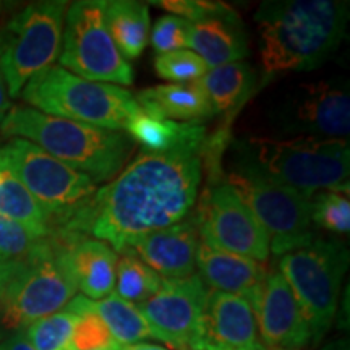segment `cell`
Segmentation results:
<instances>
[{
    "instance_id": "obj_3",
    "label": "cell",
    "mask_w": 350,
    "mask_h": 350,
    "mask_svg": "<svg viewBox=\"0 0 350 350\" xmlns=\"http://www.w3.org/2000/svg\"><path fill=\"white\" fill-rule=\"evenodd\" d=\"M2 135L31 142L55 159L88 175L96 185L116 178L135 151L125 131L98 129L16 106L0 125Z\"/></svg>"
},
{
    "instance_id": "obj_36",
    "label": "cell",
    "mask_w": 350,
    "mask_h": 350,
    "mask_svg": "<svg viewBox=\"0 0 350 350\" xmlns=\"http://www.w3.org/2000/svg\"><path fill=\"white\" fill-rule=\"evenodd\" d=\"M21 261H5L0 258V295H2L3 288H5L7 282L10 281V278L15 274L16 268L20 266Z\"/></svg>"
},
{
    "instance_id": "obj_37",
    "label": "cell",
    "mask_w": 350,
    "mask_h": 350,
    "mask_svg": "<svg viewBox=\"0 0 350 350\" xmlns=\"http://www.w3.org/2000/svg\"><path fill=\"white\" fill-rule=\"evenodd\" d=\"M10 109H12L10 96H8L5 81H3L2 75H0V125H2V122L7 117V113L10 112Z\"/></svg>"
},
{
    "instance_id": "obj_30",
    "label": "cell",
    "mask_w": 350,
    "mask_h": 350,
    "mask_svg": "<svg viewBox=\"0 0 350 350\" xmlns=\"http://www.w3.org/2000/svg\"><path fill=\"white\" fill-rule=\"evenodd\" d=\"M313 224L338 235L350 232V203L349 196L334 191H319L312 196Z\"/></svg>"
},
{
    "instance_id": "obj_4",
    "label": "cell",
    "mask_w": 350,
    "mask_h": 350,
    "mask_svg": "<svg viewBox=\"0 0 350 350\" xmlns=\"http://www.w3.org/2000/svg\"><path fill=\"white\" fill-rule=\"evenodd\" d=\"M242 159L273 180L306 196L334 191L349 196L350 146L347 139L299 137L248 138L239 144Z\"/></svg>"
},
{
    "instance_id": "obj_28",
    "label": "cell",
    "mask_w": 350,
    "mask_h": 350,
    "mask_svg": "<svg viewBox=\"0 0 350 350\" xmlns=\"http://www.w3.org/2000/svg\"><path fill=\"white\" fill-rule=\"evenodd\" d=\"M75 314V327L72 334V350H106L122 349L113 340L107 326L96 313L93 300L75 295L65 306Z\"/></svg>"
},
{
    "instance_id": "obj_6",
    "label": "cell",
    "mask_w": 350,
    "mask_h": 350,
    "mask_svg": "<svg viewBox=\"0 0 350 350\" xmlns=\"http://www.w3.org/2000/svg\"><path fill=\"white\" fill-rule=\"evenodd\" d=\"M78 288L67 262L62 239H47L38 255L20 262L0 295V321L7 329L23 331L38 319L68 305Z\"/></svg>"
},
{
    "instance_id": "obj_31",
    "label": "cell",
    "mask_w": 350,
    "mask_h": 350,
    "mask_svg": "<svg viewBox=\"0 0 350 350\" xmlns=\"http://www.w3.org/2000/svg\"><path fill=\"white\" fill-rule=\"evenodd\" d=\"M157 77L174 83L195 81L208 72V65L193 51L182 49L157 54L154 59Z\"/></svg>"
},
{
    "instance_id": "obj_29",
    "label": "cell",
    "mask_w": 350,
    "mask_h": 350,
    "mask_svg": "<svg viewBox=\"0 0 350 350\" xmlns=\"http://www.w3.org/2000/svg\"><path fill=\"white\" fill-rule=\"evenodd\" d=\"M73 327L75 314L64 308L31 323L21 332L36 350H72Z\"/></svg>"
},
{
    "instance_id": "obj_9",
    "label": "cell",
    "mask_w": 350,
    "mask_h": 350,
    "mask_svg": "<svg viewBox=\"0 0 350 350\" xmlns=\"http://www.w3.org/2000/svg\"><path fill=\"white\" fill-rule=\"evenodd\" d=\"M68 5L62 0L29 3L2 29L0 75L10 98H18L26 83L59 59Z\"/></svg>"
},
{
    "instance_id": "obj_41",
    "label": "cell",
    "mask_w": 350,
    "mask_h": 350,
    "mask_svg": "<svg viewBox=\"0 0 350 350\" xmlns=\"http://www.w3.org/2000/svg\"><path fill=\"white\" fill-rule=\"evenodd\" d=\"M261 350H278V349H269V347H266V345H265V347H262Z\"/></svg>"
},
{
    "instance_id": "obj_21",
    "label": "cell",
    "mask_w": 350,
    "mask_h": 350,
    "mask_svg": "<svg viewBox=\"0 0 350 350\" xmlns=\"http://www.w3.org/2000/svg\"><path fill=\"white\" fill-rule=\"evenodd\" d=\"M188 47L204 60L208 68L240 62L250 54L247 31L239 15L190 23Z\"/></svg>"
},
{
    "instance_id": "obj_35",
    "label": "cell",
    "mask_w": 350,
    "mask_h": 350,
    "mask_svg": "<svg viewBox=\"0 0 350 350\" xmlns=\"http://www.w3.org/2000/svg\"><path fill=\"white\" fill-rule=\"evenodd\" d=\"M0 350H36L25 339L23 332H15L8 338L0 339Z\"/></svg>"
},
{
    "instance_id": "obj_2",
    "label": "cell",
    "mask_w": 350,
    "mask_h": 350,
    "mask_svg": "<svg viewBox=\"0 0 350 350\" xmlns=\"http://www.w3.org/2000/svg\"><path fill=\"white\" fill-rule=\"evenodd\" d=\"M255 20L266 75L313 70L342 42L349 2L273 0L261 3Z\"/></svg>"
},
{
    "instance_id": "obj_14",
    "label": "cell",
    "mask_w": 350,
    "mask_h": 350,
    "mask_svg": "<svg viewBox=\"0 0 350 350\" xmlns=\"http://www.w3.org/2000/svg\"><path fill=\"white\" fill-rule=\"evenodd\" d=\"M208 292L206 284L196 273L178 281H164L150 300L137 305L151 338L170 349L191 350Z\"/></svg>"
},
{
    "instance_id": "obj_15",
    "label": "cell",
    "mask_w": 350,
    "mask_h": 350,
    "mask_svg": "<svg viewBox=\"0 0 350 350\" xmlns=\"http://www.w3.org/2000/svg\"><path fill=\"white\" fill-rule=\"evenodd\" d=\"M250 305L262 345L278 350H305L312 345L304 312L279 271L266 273Z\"/></svg>"
},
{
    "instance_id": "obj_23",
    "label": "cell",
    "mask_w": 350,
    "mask_h": 350,
    "mask_svg": "<svg viewBox=\"0 0 350 350\" xmlns=\"http://www.w3.org/2000/svg\"><path fill=\"white\" fill-rule=\"evenodd\" d=\"M255 80V68L247 60H240L209 68L193 83L208 99L214 113H229L250 96Z\"/></svg>"
},
{
    "instance_id": "obj_25",
    "label": "cell",
    "mask_w": 350,
    "mask_h": 350,
    "mask_svg": "<svg viewBox=\"0 0 350 350\" xmlns=\"http://www.w3.org/2000/svg\"><path fill=\"white\" fill-rule=\"evenodd\" d=\"M0 217L10 219L38 239L51 237V217L36 198L0 165Z\"/></svg>"
},
{
    "instance_id": "obj_18",
    "label": "cell",
    "mask_w": 350,
    "mask_h": 350,
    "mask_svg": "<svg viewBox=\"0 0 350 350\" xmlns=\"http://www.w3.org/2000/svg\"><path fill=\"white\" fill-rule=\"evenodd\" d=\"M67 245V262L73 281L83 297L100 300L116 287L119 253L111 245L86 235H54Z\"/></svg>"
},
{
    "instance_id": "obj_8",
    "label": "cell",
    "mask_w": 350,
    "mask_h": 350,
    "mask_svg": "<svg viewBox=\"0 0 350 350\" xmlns=\"http://www.w3.org/2000/svg\"><path fill=\"white\" fill-rule=\"evenodd\" d=\"M226 180L250 206L274 255L299 250L318 237L312 221V196L273 180L243 159Z\"/></svg>"
},
{
    "instance_id": "obj_11",
    "label": "cell",
    "mask_w": 350,
    "mask_h": 350,
    "mask_svg": "<svg viewBox=\"0 0 350 350\" xmlns=\"http://www.w3.org/2000/svg\"><path fill=\"white\" fill-rule=\"evenodd\" d=\"M0 165L18 178L49 214L51 227L52 222L67 216L98 190L88 175L21 138H12L0 146Z\"/></svg>"
},
{
    "instance_id": "obj_10",
    "label": "cell",
    "mask_w": 350,
    "mask_h": 350,
    "mask_svg": "<svg viewBox=\"0 0 350 350\" xmlns=\"http://www.w3.org/2000/svg\"><path fill=\"white\" fill-rule=\"evenodd\" d=\"M104 0H80L65 13L60 67L96 83L130 86L133 68L113 44L106 26Z\"/></svg>"
},
{
    "instance_id": "obj_24",
    "label": "cell",
    "mask_w": 350,
    "mask_h": 350,
    "mask_svg": "<svg viewBox=\"0 0 350 350\" xmlns=\"http://www.w3.org/2000/svg\"><path fill=\"white\" fill-rule=\"evenodd\" d=\"M106 26L122 57L138 59L150 41V10L135 0H111L104 7Z\"/></svg>"
},
{
    "instance_id": "obj_7",
    "label": "cell",
    "mask_w": 350,
    "mask_h": 350,
    "mask_svg": "<svg viewBox=\"0 0 350 350\" xmlns=\"http://www.w3.org/2000/svg\"><path fill=\"white\" fill-rule=\"evenodd\" d=\"M347 266V247L338 240L319 237L279 260V273L308 323L312 345L321 342L334 323Z\"/></svg>"
},
{
    "instance_id": "obj_33",
    "label": "cell",
    "mask_w": 350,
    "mask_h": 350,
    "mask_svg": "<svg viewBox=\"0 0 350 350\" xmlns=\"http://www.w3.org/2000/svg\"><path fill=\"white\" fill-rule=\"evenodd\" d=\"M152 5H159L175 16L187 20L188 23L196 21L219 18V16H234L237 12L222 2H209V0H163V2H151Z\"/></svg>"
},
{
    "instance_id": "obj_16",
    "label": "cell",
    "mask_w": 350,
    "mask_h": 350,
    "mask_svg": "<svg viewBox=\"0 0 350 350\" xmlns=\"http://www.w3.org/2000/svg\"><path fill=\"white\" fill-rule=\"evenodd\" d=\"M256 318L243 297L209 291L191 350H261Z\"/></svg>"
},
{
    "instance_id": "obj_39",
    "label": "cell",
    "mask_w": 350,
    "mask_h": 350,
    "mask_svg": "<svg viewBox=\"0 0 350 350\" xmlns=\"http://www.w3.org/2000/svg\"><path fill=\"white\" fill-rule=\"evenodd\" d=\"M120 350H170V349L164 347V345L139 342V344H133V345H126V347H122Z\"/></svg>"
},
{
    "instance_id": "obj_5",
    "label": "cell",
    "mask_w": 350,
    "mask_h": 350,
    "mask_svg": "<svg viewBox=\"0 0 350 350\" xmlns=\"http://www.w3.org/2000/svg\"><path fill=\"white\" fill-rule=\"evenodd\" d=\"M20 96L47 116L113 131H124L139 109L135 96L122 86L88 81L60 65L34 75Z\"/></svg>"
},
{
    "instance_id": "obj_17",
    "label": "cell",
    "mask_w": 350,
    "mask_h": 350,
    "mask_svg": "<svg viewBox=\"0 0 350 350\" xmlns=\"http://www.w3.org/2000/svg\"><path fill=\"white\" fill-rule=\"evenodd\" d=\"M200 243L198 227L191 216L144 235L131 248L164 281H178L195 274Z\"/></svg>"
},
{
    "instance_id": "obj_32",
    "label": "cell",
    "mask_w": 350,
    "mask_h": 350,
    "mask_svg": "<svg viewBox=\"0 0 350 350\" xmlns=\"http://www.w3.org/2000/svg\"><path fill=\"white\" fill-rule=\"evenodd\" d=\"M47 239H38L10 219L0 217V258L5 261H25L46 247Z\"/></svg>"
},
{
    "instance_id": "obj_38",
    "label": "cell",
    "mask_w": 350,
    "mask_h": 350,
    "mask_svg": "<svg viewBox=\"0 0 350 350\" xmlns=\"http://www.w3.org/2000/svg\"><path fill=\"white\" fill-rule=\"evenodd\" d=\"M319 350H350L349 349V338H338L326 345H323Z\"/></svg>"
},
{
    "instance_id": "obj_1",
    "label": "cell",
    "mask_w": 350,
    "mask_h": 350,
    "mask_svg": "<svg viewBox=\"0 0 350 350\" xmlns=\"http://www.w3.org/2000/svg\"><path fill=\"white\" fill-rule=\"evenodd\" d=\"M201 169L196 152H142L111 183L52 222L51 235L91 234L124 252L144 235L187 217L198 196Z\"/></svg>"
},
{
    "instance_id": "obj_40",
    "label": "cell",
    "mask_w": 350,
    "mask_h": 350,
    "mask_svg": "<svg viewBox=\"0 0 350 350\" xmlns=\"http://www.w3.org/2000/svg\"><path fill=\"white\" fill-rule=\"evenodd\" d=\"M2 51H3V33L0 29V57H2Z\"/></svg>"
},
{
    "instance_id": "obj_34",
    "label": "cell",
    "mask_w": 350,
    "mask_h": 350,
    "mask_svg": "<svg viewBox=\"0 0 350 350\" xmlns=\"http://www.w3.org/2000/svg\"><path fill=\"white\" fill-rule=\"evenodd\" d=\"M190 23L175 15L161 16L151 31V44L157 54L182 51L188 47Z\"/></svg>"
},
{
    "instance_id": "obj_42",
    "label": "cell",
    "mask_w": 350,
    "mask_h": 350,
    "mask_svg": "<svg viewBox=\"0 0 350 350\" xmlns=\"http://www.w3.org/2000/svg\"><path fill=\"white\" fill-rule=\"evenodd\" d=\"M106 350H120V349H106Z\"/></svg>"
},
{
    "instance_id": "obj_13",
    "label": "cell",
    "mask_w": 350,
    "mask_h": 350,
    "mask_svg": "<svg viewBox=\"0 0 350 350\" xmlns=\"http://www.w3.org/2000/svg\"><path fill=\"white\" fill-rule=\"evenodd\" d=\"M193 217L200 237L209 248L258 262L268 260V235L250 206L227 180L216 178L209 183Z\"/></svg>"
},
{
    "instance_id": "obj_27",
    "label": "cell",
    "mask_w": 350,
    "mask_h": 350,
    "mask_svg": "<svg viewBox=\"0 0 350 350\" xmlns=\"http://www.w3.org/2000/svg\"><path fill=\"white\" fill-rule=\"evenodd\" d=\"M116 271V294L133 305L150 300L164 279L137 255L133 248L120 252Z\"/></svg>"
},
{
    "instance_id": "obj_26",
    "label": "cell",
    "mask_w": 350,
    "mask_h": 350,
    "mask_svg": "<svg viewBox=\"0 0 350 350\" xmlns=\"http://www.w3.org/2000/svg\"><path fill=\"white\" fill-rule=\"evenodd\" d=\"M93 306L120 347L151 339V331L138 306L120 299L116 292L93 301Z\"/></svg>"
},
{
    "instance_id": "obj_22",
    "label": "cell",
    "mask_w": 350,
    "mask_h": 350,
    "mask_svg": "<svg viewBox=\"0 0 350 350\" xmlns=\"http://www.w3.org/2000/svg\"><path fill=\"white\" fill-rule=\"evenodd\" d=\"M142 111L157 119L201 124L214 116L208 99L195 83L159 85L133 94Z\"/></svg>"
},
{
    "instance_id": "obj_19",
    "label": "cell",
    "mask_w": 350,
    "mask_h": 350,
    "mask_svg": "<svg viewBox=\"0 0 350 350\" xmlns=\"http://www.w3.org/2000/svg\"><path fill=\"white\" fill-rule=\"evenodd\" d=\"M125 133L144 154L167 152H196L203 154L208 143L206 126L201 124H183L167 119H157L138 109L125 125Z\"/></svg>"
},
{
    "instance_id": "obj_20",
    "label": "cell",
    "mask_w": 350,
    "mask_h": 350,
    "mask_svg": "<svg viewBox=\"0 0 350 350\" xmlns=\"http://www.w3.org/2000/svg\"><path fill=\"white\" fill-rule=\"evenodd\" d=\"M196 269L209 291L243 297L248 304L266 278L262 262L214 250L204 243L196 252Z\"/></svg>"
},
{
    "instance_id": "obj_12",
    "label": "cell",
    "mask_w": 350,
    "mask_h": 350,
    "mask_svg": "<svg viewBox=\"0 0 350 350\" xmlns=\"http://www.w3.org/2000/svg\"><path fill=\"white\" fill-rule=\"evenodd\" d=\"M284 133L344 139L350 131V94L345 78L301 81L284 91L271 109Z\"/></svg>"
}]
</instances>
